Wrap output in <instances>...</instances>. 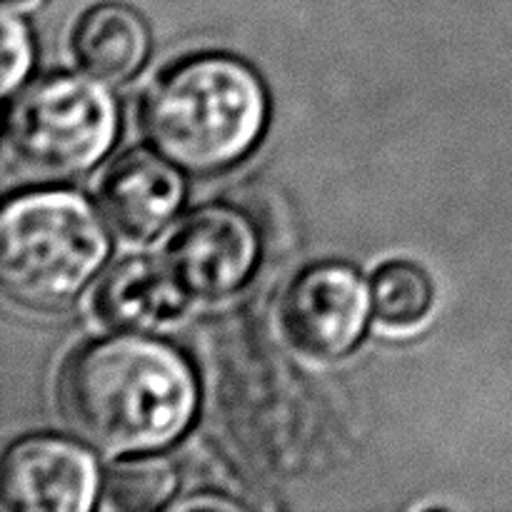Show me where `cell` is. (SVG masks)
Listing matches in <instances>:
<instances>
[{"instance_id": "cell-3", "label": "cell", "mask_w": 512, "mask_h": 512, "mask_svg": "<svg viewBox=\"0 0 512 512\" xmlns=\"http://www.w3.org/2000/svg\"><path fill=\"white\" fill-rule=\"evenodd\" d=\"M108 253L103 223L73 193H30L5 205L0 280L33 310H60L88 285Z\"/></svg>"}, {"instance_id": "cell-10", "label": "cell", "mask_w": 512, "mask_h": 512, "mask_svg": "<svg viewBox=\"0 0 512 512\" xmlns=\"http://www.w3.org/2000/svg\"><path fill=\"white\" fill-rule=\"evenodd\" d=\"M148 48V28L128 5H95L75 25V58L100 83L120 85L133 78L148 58Z\"/></svg>"}, {"instance_id": "cell-5", "label": "cell", "mask_w": 512, "mask_h": 512, "mask_svg": "<svg viewBox=\"0 0 512 512\" xmlns=\"http://www.w3.org/2000/svg\"><path fill=\"white\" fill-rule=\"evenodd\" d=\"M373 293L358 270L343 263H320L288 285L280 305L285 338L318 360L348 355L368 325Z\"/></svg>"}, {"instance_id": "cell-8", "label": "cell", "mask_w": 512, "mask_h": 512, "mask_svg": "<svg viewBox=\"0 0 512 512\" xmlns=\"http://www.w3.org/2000/svg\"><path fill=\"white\" fill-rule=\"evenodd\" d=\"M183 195V178L165 155L135 148L113 160L98 198L110 228L140 243L168 228L183 205Z\"/></svg>"}, {"instance_id": "cell-11", "label": "cell", "mask_w": 512, "mask_h": 512, "mask_svg": "<svg viewBox=\"0 0 512 512\" xmlns=\"http://www.w3.org/2000/svg\"><path fill=\"white\" fill-rule=\"evenodd\" d=\"M178 488L175 468L165 458H135L113 465L103 485V508L123 512L158 510Z\"/></svg>"}, {"instance_id": "cell-7", "label": "cell", "mask_w": 512, "mask_h": 512, "mask_svg": "<svg viewBox=\"0 0 512 512\" xmlns=\"http://www.w3.org/2000/svg\"><path fill=\"white\" fill-rule=\"evenodd\" d=\"M98 495V468L80 445L53 435L15 443L3 463V503L20 512H85Z\"/></svg>"}, {"instance_id": "cell-15", "label": "cell", "mask_w": 512, "mask_h": 512, "mask_svg": "<svg viewBox=\"0 0 512 512\" xmlns=\"http://www.w3.org/2000/svg\"><path fill=\"white\" fill-rule=\"evenodd\" d=\"M45 0H3V10H8V13H30V10L40 8Z\"/></svg>"}, {"instance_id": "cell-1", "label": "cell", "mask_w": 512, "mask_h": 512, "mask_svg": "<svg viewBox=\"0 0 512 512\" xmlns=\"http://www.w3.org/2000/svg\"><path fill=\"white\" fill-rule=\"evenodd\" d=\"M60 408L95 448L153 453L185 433L198 408V385L178 350L128 335L85 345L68 360Z\"/></svg>"}, {"instance_id": "cell-4", "label": "cell", "mask_w": 512, "mask_h": 512, "mask_svg": "<svg viewBox=\"0 0 512 512\" xmlns=\"http://www.w3.org/2000/svg\"><path fill=\"white\" fill-rule=\"evenodd\" d=\"M118 133L115 103L103 85L78 75H45L10 103L5 143L23 173L63 180L93 168Z\"/></svg>"}, {"instance_id": "cell-12", "label": "cell", "mask_w": 512, "mask_h": 512, "mask_svg": "<svg viewBox=\"0 0 512 512\" xmlns=\"http://www.w3.org/2000/svg\"><path fill=\"white\" fill-rule=\"evenodd\" d=\"M433 305L430 278L410 263H388L375 273L373 308L380 323L393 330H408L423 323Z\"/></svg>"}, {"instance_id": "cell-14", "label": "cell", "mask_w": 512, "mask_h": 512, "mask_svg": "<svg viewBox=\"0 0 512 512\" xmlns=\"http://www.w3.org/2000/svg\"><path fill=\"white\" fill-rule=\"evenodd\" d=\"M178 508L183 510H203V508H238L235 503H230V500H223V498H198V500H188V503L178 505Z\"/></svg>"}, {"instance_id": "cell-2", "label": "cell", "mask_w": 512, "mask_h": 512, "mask_svg": "<svg viewBox=\"0 0 512 512\" xmlns=\"http://www.w3.org/2000/svg\"><path fill=\"white\" fill-rule=\"evenodd\" d=\"M145 135L170 163L218 173L260 140L268 98L258 75L228 55H198L165 70L143 98Z\"/></svg>"}, {"instance_id": "cell-13", "label": "cell", "mask_w": 512, "mask_h": 512, "mask_svg": "<svg viewBox=\"0 0 512 512\" xmlns=\"http://www.w3.org/2000/svg\"><path fill=\"white\" fill-rule=\"evenodd\" d=\"M3 93H13L15 85L25 78L33 60V48H30V38L25 33L23 23L13 18V13L3 10Z\"/></svg>"}, {"instance_id": "cell-6", "label": "cell", "mask_w": 512, "mask_h": 512, "mask_svg": "<svg viewBox=\"0 0 512 512\" xmlns=\"http://www.w3.org/2000/svg\"><path fill=\"white\" fill-rule=\"evenodd\" d=\"M258 255V230L248 215L205 205L180 223L163 260L190 298L220 300L248 283Z\"/></svg>"}, {"instance_id": "cell-9", "label": "cell", "mask_w": 512, "mask_h": 512, "mask_svg": "<svg viewBox=\"0 0 512 512\" xmlns=\"http://www.w3.org/2000/svg\"><path fill=\"white\" fill-rule=\"evenodd\" d=\"M190 300L165 260L128 258L103 275L93 303L110 328L145 333L180 318Z\"/></svg>"}]
</instances>
